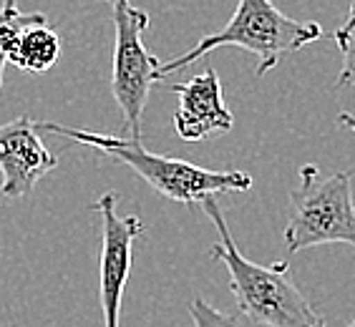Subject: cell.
<instances>
[{
	"mask_svg": "<svg viewBox=\"0 0 355 327\" xmlns=\"http://www.w3.org/2000/svg\"><path fill=\"white\" fill-rule=\"evenodd\" d=\"M355 166L322 174L318 164H305L300 182L287 202L285 247L295 257L302 249L322 245H348L355 249Z\"/></svg>",
	"mask_w": 355,
	"mask_h": 327,
	"instance_id": "277c9868",
	"label": "cell"
},
{
	"mask_svg": "<svg viewBox=\"0 0 355 327\" xmlns=\"http://www.w3.org/2000/svg\"><path fill=\"white\" fill-rule=\"evenodd\" d=\"M119 194L106 191L96 199L91 209L101 214V274H98V300H101L106 327L121 322V297L131 274V249L137 237L144 234V222L137 214L119 217Z\"/></svg>",
	"mask_w": 355,
	"mask_h": 327,
	"instance_id": "8992f818",
	"label": "cell"
},
{
	"mask_svg": "<svg viewBox=\"0 0 355 327\" xmlns=\"http://www.w3.org/2000/svg\"><path fill=\"white\" fill-rule=\"evenodd\" d=\"M58 166V159L38 136V126L28 116H18L0 126V194L23 199L46 174Z\"/></svg>",
	"mask_w": 355,
	"mask_h": 327,
	"instance_id": "52a82bcc",
	"label": "cell"
},
{
	"mask_svg": "<svg viewBox=\"0 0 355 327\" xmlns=\"http://www.w3.org/2000/svg\"><path fill=\"white\" fill-rule=\"evenodd\" d=\"M338 126H340V129H348L350 134H355V114L343 111L340 116H338Z\"/></svg>",
	"mask_w": 355,
	"mask_h": 327,
	"instance_id": "4fadbf2b",
	"label": "cell"
},
{
	"mask_svg": "<svg viewBox=\"0 0 355 327\" xmlns=\"http://www.w3.org/2000/svg\"><path fill=\"white\" fill-rule=\"evenodd\" d=\"M333 41L343 58L338 86L340 89H355V3L350 6L348 18L343 21V26L333 30Z\"/></svg>",
	"mask_w": 355,
	"mask_h": 327,
	"instance_id": "8fae6325",
	"label": "cell"
},
{
	"mask_svg": "<svg viewBox=\"0 0 355 327\" xmlns=\"http://www.w3.org/2000/svg\"><path fill=\"white\" fill-rule=\"evenodd\" d=\"M189 310H191V317H194V322H197V325H212V322H234L232 317H227V315L214 312L212 307L207 305L205 300H194Z\"/></svg>",
	"mask_w": 355,
	"mask_h": 327,
	"instance_id": "7c38bea8",
	"label": "cell"
},
{
	"mask_svg": "<svg viewBox=\"0 0 355 327\" xmlns=\"http://www.w3.org/2000/svg\"><path fill=\"white\" fill-rule=\"evenodd\" d=\"M350 325H353V327H355V320H353V322H350Z\"/></svg>",
	"mask_w": 355,
	"mask_h": 327,
	"instance_id": "5bb4252c",
	"label": "cell"
},
{
	"mask_svg": "<svg viewBox=\"0 0 355 327\" xmlns=\"http://www.w3.org/2000/svg\"><path fill=\"white\" fill-rule=\"evenodd\" d=\"M202 209L212 224L217 227L219 242L212 245L209 257L225 265L230 272V290L234 294L237 310L247 325L257 327H322L325 317L315 310L313 302L297 290L290 280V265L262 267L252 259H247L239 252L232 232L227 229V219L214 202V197H207L202 202Z\"/></svg>",
	"mask_w": 355,
	"mask_h": 327,
	"instance_id": "6da1fadb",
	"label": "cell"
},
{
	"mask_svg": "<svg viewBox=\"0 0 355 327\" xmlns=\"http://www.w3.org/2000/svg\"><path fill=\"white\" fill-rule=\"evenodd\" d=\"M322 28L315 21H295L285 15L272 0H237L234 13L222 30L205 35L194 48L184 55H179L169 63H159L157 81H164L174 71H182L199 61L214 48L234 46L257 58L254 76H265L280 63L282 55L295 53L310 43L320 41Z\"/></svg>",
	"mask_w": 355,
	"mask_h": 327,
	"instance_id": "3957f363",
	"label": "cell"
},
{
	"mask_svg": "<svg viewBox=\"0 0 355 327\" xmlns=\"http://www.w3.org/2000/svg\"><path fill=\"white\" fill-rule=\"evenodd\" d=\"M58 55H61L58 33L48 23H35V26L26 28V33L21 35L8 63L18 71H28V73H46L53 69Z\"/></svg>",
	"mask_w": 355,
	"mask_h": 327,
	"instance_id": "9c48e42d",
	"label": "cell"
},
{
	"mask_svg": "<svg viewBox=\"0 0 355 327\" xmlns=\"http://www.w3.org/2000/svg\"><path fill=\"white\" fill-rule=\"evenodd\" d=\"M169 91L179 101L174 114V131L182 141H202L232 131L234 116L227 109L222 81L212 66L182 83H171Z\"/></svg>",
	"mask_w": 355,
	"mask_h": 327,
	"instance_id": "ba28073f",
	"label": "cell"
},
{
	"mask_svg": "<svg viewBox=\"0 0 355 327\" xmlns=\"http://www.w3.org/2000/svg\"><path fill=\"white\" fill-rule=\"evenodd\" d=\"M35 23H48L46 13H23L18 8V0H3L0 6V89H3V76H6V63L15 51L26 28Z\"/></svg>",
	"mask_w": 355,
	"mask_h": 327,
	"instance_id": "30bf717a",
	"label": "cell"
},
{
	"mask_svg": "<svg viewBox=\"0 0 355 327\" xmlns=\"http://www.w3.org/2000/svg\"><path fill=\"white\" fill-rule=\"evenodd\" d=\"M35 126H38V131H48V134H55V136L63 139H73V141L86 143L91 149L126 164L157 194L184 206L202 204L207 197H217V194L252 189V177L245 174V171H214L184 161V159L151 154L141 143V139L106 136V134L71 129V126H61V123L53 121H38Z\"/></svg>",
	"mask_w": 355,
	"mask_h": 327,
	"instance_id": "7a4b0ae2",
	"label": "cell"
},
{
	"mask_svg": "<svg viewBox=\"0 0 355 327\" xmlns=\"http://www.w3.org/2000/svg\"><path fill=\"white\" fill-rule=\"evenodd\" d=\"M114 21V71L111 94L123 116L126 136L141 139V116L149 101L151 86L157 81L159 58L146 51L141 33L151 26L146 10L131 0H109Z\"/></svg>",
	"mask_w": 355,
	"mask_h": 327,
	"instance_id": "5b68a950",
	"label": "cell"
}]
</instances>
